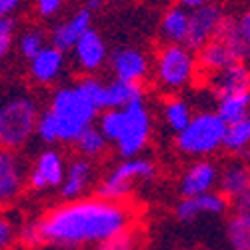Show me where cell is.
<instances>
[{"mask_svg": "<svg viewBox=\"0 0 250 250\" xmlns=\"http://www.w3.org/2000/svg\"><path fill=\"white\" fill-rule=\"evenodd\" d=\"M134 210L128 202H114L100 196H84L62 202L36 218L42 246L80 250L98 246L134 224Z\"/></svg>", "mask_w": 250, "mask_h": 250, "instance_id": "obj_1", "label": "cell"}, {"mask_svg": "<svg viewBox=\"0 0 250 250\" xmlns=\"http://www.w3.org/2000/svg\"><path fill=\"white\" fill-rule=\"evenodd\" d=\"M102 80L96 76H84L74 84H64L54 90L48 108L40 110L34 136L52 144H74L86 128L94 126L100 112Z\"/></svg>", "mask_w": 250, "mask_h": 250, "instance_id": "obj_2", "label": "cell"}, {"mask_svg": "<svg viewBox=\"0 0 250 250\" xmlns=\"http://www.w3.org/2000/svg\"><path fill=\"white\" fill-rule=\"evenodd\" d=\"M40 108L30 90L8 86L0 90V150H22L34 136Z\"/></svg>", "mask_w": 250, "mask_h": 250, "instance_id": "obj_3", "label": "cell"}, {"mask_svg": "<svg viewBox=\"0 0 250 250\" xmlns=\"http://www.w3.org/2000/svg\"><path fill=\"white\" fill-rule=\"evenodd\" d=\"M158 88L164 92L178 94L188 88L198 76L196 54L186 44H164L154 56L152 70Z\"/></svg>", "mask_w": 250, "mask_h": 250, "instance_id": "obj_4", "label": "cell"}, {"mask_svg": "<svg viewBox=\"0 0 250 250\" xmlns=\"http://www.w3.org/2000/svg\"><path fill=\"white\" fill-rule=\"evenodd\" d=\"M226 124L214 110L194 112L190 122L176 134V150L188 158H210L222 148Z\"/></svg>", "mask_w": 250, "mask_h": 250, "instance_id": "obj_5", "label": "cell"}, {"mask_svg": "<svg viewBox=\"0 0 250 250\" xmlns=\"http://www.w3.org/2000/svg\"><path fill=\"white\" fill-rule=\"evenodd\" d=\"M156 172H158L156 162L146 156L124 158L100 178L96 196L114 202H126L130 194L136 190V186L142 182H150L156 176Z\"/></svg>", "mask_w": 250, "mask_h": 250, "instance_id": "obj_6", "label": "cell"}, {"mask_svg": "<svg viewBox=\"0 0 250 250\" xmlns=\"http://www.w3.org/2000/svg\"><path fill=\"white\" fill-rule=\"evenodd\" d=\"M124 122L120 136L116 138V150L122 158H134L148 146L152 136V114L144 98L130 102L122 108Z\"/></svg>", "mask_w": 250, "mask_h": 250, "instance_id": "obj_7", "label": "cell"}, {"mask_svg": "<svg viewBox=\"0 0 250 250\" xmlns=\"http://www.w3.org/2000/svg\"><path fill=\"white\" fill-rule=\"evenodd\" d=\"M66 170V158L60 150L56 148H46L42 150L34 162L30 164V168L26 172V186L34 192H46L54 190L62 184Z\"/></svg>", "mask_w": 250, "mask_h": 250, "instance_id": "obj_8", "label": "cell"}, {"mask_svg": "<svg viewBox=\"0 0 250 250\" xmlns=\"http://www.w3.org/2000/svg\"><path fill=\"white\" fill-rule=\"evenodd\" d=\"M28 166L20 152L0 150V210L12 206L26 190Z\"/></svg>", "mask_w": 250, "mask_h": 250, "instance_id": "obj_9", "label": "cell"}, {"mask_svg": "<svg viewBox=\"0 0 250 250\" xmlns=\"http://www.w3.org/2000/svg\"><path fill=\"white\" fill-rule=\"evenodd\" d=\"M188 12V34H186L184 44L190 50H198L218 36L226 16L216 2H206L204 6Z\"/></svg>", "mask_w": 250, "mask_h": 250, "instance_id": "obj_10", "label": "cell"}, {"mask_svg": "<svg viewBox=\"0 0 250 250\" xmlns=\"http://www.w3.org/2000/svg\"><path fill=\"white\" fill-rule=\"evenodd\" d=\"M216 188L228 204H232L234 210L250 208V170L240 158L230 160L222 170H218Z\"/></svg>", "mask_w": 250, "mask_h": 250, "instance_id": "obj_11", "label": "cell"}, {"mask_svg": "<svg viewBox=\"0 0 250 250\" xmlns=\"http://www.w3.org/2000/svg\"><path fill=\"white\" fill-rule=\"evenodd\" d=\"M106 64L114 72L116 80L130 82V84H142L150 76V70H152V62L148 54H144L138 48H128V46L118 48L112 54H108Z\"/></svg>", "mask_w": 250, "mask_h": 250, "instance_id": "obj_12", "label": "cell"}, {"mask_svg": "<svg viewBox=\"0 0 250 250\" xmlns=\"http://www.w3.org/2000/svg\"><path fill=\"white\" fill-rule=\"evenodd\" d=\"M94 182H96L94 162L88 158H82V156H74L70 162H66L64 178H62V184L58 186V192L64 198V202L78 200L88 194Z\"/></svg>", "mask_w": 250, "mask_h": 250, "instance_id": "obj_13", "label": "cell"}, {"mask_svg": "<svg viewBox=\"0 0 250 250\" xmlns=\"http://www.w3.org/2000/svg\"><path fill=\"white\" fill-rule=\"evenodd\" d=\"M218 164L210 158H198L188 164L180 176V194L182 198H194L216 190L218 182Z\"/></svg>", "mask_w": 250, "mask_h": 250, "instance_id": "obj_14", "label": "cell"}, {"mask_svg": "<svg viewBox=\"0 0 250 250\" xmlns=\"http://www.w3.org/2000/svg\"><path fill=\"white\" fill-rule=\"evenodd\" d=\"M72 58L80 72L94 76L108 62V48L104 38L96 30H88L80 36V40L72 46Z\"/></svg>", "mask_w": 250, "mask_h": 250, "instance_id": "obj_15", "label": "cell"}, {"mask_svg": "<svg viewBox=\"0 0 250 250\" xmlns=\"http://www.w3.org/2000/svg\"><path fill=\"white\" fill-rule=\"evenodd\" d=\"M66 58L64 52L54 48L52 44H46L38 54H34L28 60V74L32 82L40 86H50L54 82H58L64 74Z\"/></svg>", "mask_w": 250, "mask_h": 250, "instance_id": "obj_16", "label": "cell"}, {"mask_svg": "<svg viewBox=\"0 0 250 250\" xmlns=\"http://www.w3.org/2000/svg\"><path fill=\"white\" fill-rule=\"evenodd\" d=\"M228 206L230 204H228V200L218 190H210L194 198H180L174 208V214L182 222H192L202 214L220 216L228 210Z\"/></svg>", "mask_w": 250, "mask_h": 250, "instance_id": "obj_17", "label": "cell"}, {"mask_svg": "<svg viewBox=\"0 0 250 250\" xmlns=\"http://www.w3.org/2000/svg\"><path fill=\"white\" fill-rule=\"evenodd\" d=\"M90 28H92V12H88L86 8H80L72 16H68L64 22L54 26V30L50 34V42L54 48L68 52L80 40V36L88 32Z\"/></svg>", "mask_w": 250, "mask_h": 250, "instance_id": "obj_18", "label": "cell"}, {"mask_svg": "<svg viewBox=\"0 0 250 250\" xmlns=\"http://www.w3.org/2000/svg\"><path fill=\"white\" fill-rule=\"evenodd\" d=\"M216 38H220L240 62H246L250 54V14L244 12L236 18H224Z\"/></svg>", "mask_w": 250, "mask_h": 250, "instance_id": "obj_19", "label": "cell"}, {"mask_svg": "<svg viewBox=\"0 0 250 250\" xmlns=\"http://www.w3.org/2000/svg\"><path fill=\"white\" fill-rule=\"evenodd\" d=\"M208 86L214 92L216 98L232 94V92H242L250 90V72L244 62H236V64L228 66L220 72H214L208 76Z\"/></svg>", "mask_w": 250, "mask_h": 250, "instance_id": "obj_20", "label": "cell"}, {"mask_svg": "<svg viewBox=\"0 0 250 250\" xmlns=\"http://www.w3.org/2000/svg\"><path fill=\"white\" fill-rule=\"evenodd\" d=\"M240 62L234 52L228 48L220 38H214L210 40L208 44H204L202 48H198V54H196V64H198V72H204V74H214V72H220L228 66L236 64Z\"/></svg>", "mask_w": 250, "mask_h": 250, "instance_id": "obj_21", "label": "cell"}, {"mask_svg": "<svg viewBox=\"0 0 250 250\" xmlns=\"http://www.w3.org/2000/svg\"><path fill=\"white\" fill-rule=\"evenodd\" d=\"M138 98H144V92H142L140 84H130V82H122V80H116V78L110 80V82H102L100 110L124 108Z\"/></svg>", "mask_w": 250, "mask_h": 250, "instance_id": "obj_22", "label": "cell"}, {"mask_svg": "<svg viewBox=\"0 0 250 250\" xmlns=\"http://www.w3.org/2000/svg\"><path fill=\"white\" fill-rule=\"evenodd\" d=\"M188 10L182 6H172L164 12L160 32L166 40V44H184L188 34Z\"/></svg>", "mask_w": 250, "mask_h": 250, "instance_id": "obj_23", "label": "cell"}, {"mask_svg": "<svg viewBox=\"0 0 250 250\" xmlns=\"http://www.w3.org/2000/svg\"><path fill=\"white\" fill-rule=\"evenodd\" d=\"M250 110V90L242 92H232L216 98V114L222 118L224 124H232L242 118H248Z\"/></svg>", "mask_w": 250, "mask_h": 250, "instance_id": "obj_24", "label": "cell"}, {"mask_svg": "<svg viewBox=\"0 0 250 250\" xmlns=\"http://www.w3.org/2000/svg\"><path fill=\"white\" fill-rule=\"evenodd\" d=\"M192 106L188 100H184L178 94H172L164 100V106H162V120L164 124L168 126L174 134H178L186 124L190 122L192 118Z\"/></svg>", "mask_w": 250, "mask_h": 250, "instance_id": "obj_25", "label": "cell"}, {"mask_svg": "<svg viewBox=\"0 0 250 250\" xmlns=\"http://www.w3.org/2000/svg\"><path fill=\"white\" fill-rule=\"evenodd\" d=\"M226 238L232 250H250V208L232 212L226 224Z\"/></svg>", "mask_w": 250, "mask_h": 250, "instance_id": "obj_26", "label": "cell"}, {"mask_svg": "<svg viewBox=\"0 0 250 250\" xmlns=\"http://www.w3.org/2000/svg\"><path fill=\"white\" fill-rule=\"evenodd\" d=\"M248 146H250V118H242L238 122L226 124L222 148L232 156H240L248 152Z\"/></svg>", "mask_w": 250, "mask_h": 250, "instance_id": "obj_27", "label": "cell"}, {"mask_svg": "<svg viewBox=\"0 0 250 250\" xmlns=\"http://www.w3.org/2000/svg\"><path fill=\"white\" fill-rule=\"evenodd\" d=\"M74 146H76V150H78V156L88 158V160L94 162L96 158H100V156L106 154V150H108V140L102 136V132H100L96 126H90V128H86L84 132H82V134L76 138Z\"/></svg>", "mask_w": 250, "mask_h": 250, "instance_id": "obj_28", "label": "cell"}, {"mask_svg": "<svg viewBox=\"0 0 250 250\" xmlns=\"http://www.w3.org/2000/svg\"><path fill=\"white\" fill-rule=\"evenodd\" d=\"M44 46H46V34L40 28H26L18 36V52L26 60H30L34 54H38Z\"/></svg>", "mask_w": 250, "mask_h": 250, "instance_id": "obj_29", "label": "cell"}, {"mask_svg": "<svg viewBox=\"0 0 250 250\" xmlns=\"http://www.w3.org/2000/svg\"><path fill=\"white\" fill-rule=\"evenodd\" d=\"M136 248H138V232L134 226L96 246V250H136Z\"/></svg>", "mask_w": 250, "mask_h": 250, "instance_id": "obj_30", "label": "cell"}, {"mask_svg": "<svg viewBox=\"0 0 250 250\" xmlns=\"http://www.w3.org/2000/svg\"><path fill=\"white\" fill-rule=\"evenodd\" d=\"M16 238H18L20 244L26 246V248H42V240H40L36 218L26 220L24 224H20V228L16 230Z\"/></svg>", "mask_w": 250, "mask_h": 250, "instance_id": "obj_31", "label": "cell"}, {"mask_svg": "<svg viewBox=\"0 0 250 250\" xmlns=\"http://www.w3.org/2000/svg\"><path fill=\"white\" fill-rule=\"evenodd\" d=\"M14 30H16V22L14 18H6L0 20V64L4 62V58L8 56L12 42H14Z\"/></svg>", "mask_w": 250, "mask_h": 250, "instance_id": "obj_32", "label": "cell"}, {"mask_svg": "<svg viewBox=\"0 0 250 250\" xmlns=\"http://www.w3.org/2000/svg\"><path fill=\"white\" fill-rule=\"evenodd\" d=\"M64 2H66V0H36V12H38L40 18L48 20V18L56 16L62 10Z\"/></svg>", "mask_w": 250, "mask_h": 250, "instance_id": "obj_33", "label": "cell"}, {"mask_svg": "<svg viewBox=\"0 0 250 250\" xmlns=\"http://www.w3.org/2000/svg\"><path fill=\"white\" fill-rule=\"evenodd\" d=\"M14 238H16L14 224L8 218L0 216V250H8L12 246V242H14Z\"/></svg>", "mask_w": 250, "mask_h": 250, "instance_id": "obj_34", "label": "cell"}, {"mask_svg": "<svg viewBox=\"0 0 250 250\" xmlns=\"http://www.w3.org/2000/svg\"><path fill=\"white\" fill-rule=\"evenodd\" d=\"M22 0H0V20L12 18V14L20 8Z\"/></svg>", "mask_w": 250, "mask_h": 250, "instance_id": "obj_35", "label": "cell"}, {"mask_svg": "<svg viewBox=\"0 0 250 250\" xmlns=\"http://www.w3.org/2000/svg\"><path fill=\"white\" fill-rule=\"evenodd\" d=\"M206 2H210V0H178V6H182L186 10H194L198 6H204Z\"/></svg>", "mask_w": 250, "mask_h": 250, "instance_id": "obj_36", "label": "cell"}, {"mask_svg": "<svg viewBox=\"0 0 250 250\" xmlns=\"http://www.w3.org/2000/svg\"><path fill=\"white\" fill-rule=\"evenodd\" d=\"M104 2H106V0H84V8L88 12H94V10H100L104 6Z\"/></svg>", "mask_w": 250, "mask_h": 250, "instance_id": "obj_37", "label": "cell"}, {"mask_svg": "<svg viewBox=\"0 0 250 250\" xmlns=\"http://www.w3.org/2000/svg\"><path fill=\"white\" fill-rule=\"evenodd\" d=\"M42 250H70V248H60V246H42Z\"/></svg>", "mask_w": 250, "mask_h": 250, "instance_id": "obj_38", "label": "cell"}, {"mask_svg": "<svg viewBox=\"0 0 250 250\" xmlns=\"http://www.w3.org/2000/svg\"><path fill=\"white\" fill-rule=\"evenodd\" d=\"M190 250H198V248H190Z\"/></svg>", "mask_w": 250, "mask_h": 250, "instance_id": "obj_39", "label": "cell"}]
</instances>
